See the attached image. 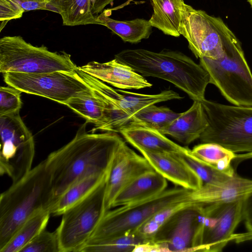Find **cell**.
I'll use <instances>...</instances> for the list:
<instances>
[{"mask_svg": "<svg viewBox=\"0 0 252 252\" xmlns=\"http://www.w3.org/2000/svg\"><path fill=\"white\" fill-rule=\"evenodd\" d=\"M20 252H61L57 232L44 230Z\"/></svg>", "mask_w": 252, "mask_h": 252, "instance_id": "obj_33", "label": "cell"}, {"mask_svg": "<svg viewBox=\"0 0 252 252\" xmlns=\"http://www.w3.org/2000/svg\"><path fill=\"white\" fill-rule=\"evenodd\" d=\"M140 152L156 171L177 186L192 191L202 187L200 179L177 153Z\"/></svg>", "mask_w": 252, "mask_h": 252, "instance_id": "obj_17", "label": "cell"}, {"mask_svg": "<svg viewBox=\"0 0 252 252\" xmlns=\"http://www.w3.org/2000/svg\"><path fill=\"white\" fill-rule=\"evenodd\" d=\"M109 171L91 174L72 184L55 199L51 208V215H62L68 208L87 197L107 179Z\"/></svg>", "mask_w": 252, "mask_h": 252, "instance_id": "obj_22", "label": "cell"}, {"mask_svg": "<svg viewBox=\"0 0 252 252\" xmlns=\"http://www.w3.org/2000/svg\"><path fill=\"white\" fill-rule=\"evenodd\" d=\"M132 0H128L126 2H125L124 4H122L121 5V6H119L118 7H117V8L115 7V8H114L113 9H110L111 10H116V9H117L118 8H123L124 6L128 4L130 1H131Z\"/></svg>", "mask_w": 252, "mask_h": 252, "instance_id": "obj_40", "label": "cell"}, {"mask_svg": "<svg viewBox=\"0 0 252 252\" xmlns=\"http://www.w3.org/2000/svg\"><path fill=\"white\" fill-rule=\"evenodd\" d=\"M114 0H92V11L93 14L97 16L106 6L112 3Z\"/></svg>", "mask_w": 252, "mask_h": 252, "instance_id": "obj_37", "label": "cell"}, {"mask_svg": "<svg viewBox=\"0 0 252 252\" xmlns=\"http://www.w3.org/2000/svg\"><path fill=\"white\" fill-rule=\"evenodd\" d=\"M179 31L188 41L189 49L199 59L222 58L226 44L236 38L221 18L185 2L181 8Z\"/></svg>", "mask_w": 252, "mask_h": 252, "instance_id": "obj_9", "label": "cell"}, {"mask_svg": "<svg viewBox=\"0 0 252 252\" xmlns=\"http://www.w3.org/2000/svg\"><path fill=\"white\" fill-rule=\"evenodd\" d=\"M55 200L45 159L0 196V251L21 225L36 212L51 208Z\"/></svg>", "mask_w": 252, "mask_h": 252, "instance_id": "obj_3", "label": "cell"}, {"mask_svg": "<svg viewBox=\"0 0 252 252\" xmlns=\"http://www.w3.org/2000/svg\"><path fill=\"white\" fill-rule=\"evenodd\" d=\"M119 133L139 152L178 154L188 149L172 141L158 130L153 128L128 126L121 129Z\"/></svg>", "mask_w": 252, "mask_h": 252, "instance_id": "obj_21", "label": "cell"}, {"mask_svg": "<svg viewBox=\"0 0 252 252\" xmlns=\"http://www.w3.org/2000/svg\"><path fill=\"white\" fill-rule=\"evenodd\" d=\"M51 208L39 210L28 218L19 228L0 252H20L39 233L45 229Z\"/></svg>", "mask_w": 252, "mask_h": 252, "instance_id": "obj_26", "label": "cell"}, {"mask_svg": "<svg viewBox=\"0 0 252 252\" xmlns=\"http://www.w3.org/2000/svg\"><path fill=\"white\" fill-rule=\"evenodd\" d=\"M106 180L62 214L56 230L61 252H81L90 240L107 211L105 204Z\"/></svg>", "mask_w": 252, "mask_h": 252, "instance_id": "obj_8", "label": "cell"}, {"mask_svg": "<svg viewBox=\"0 0 252 252\" xmlns=\"http://www.w3.org/2000/svg\"><path fill=\"white\" fill-rule=\"evenodd\" d=\"M243 220L252 218V193L244 200Z\"/></svg>", "mask_w": 252, "mask_h": 252, "instance_id": "obj_38", "label": "cell"}, {"mask_svg": "<svg viewBox=\"0 0 252 252\" xmlns=\"http://www.w3.org/2000/svg\"><path fill=\"white\" fill-rule=\"evenodd\" d=\"M208 126L201 135V143H215L242 158H252V107L228 105L207 100L201 101Z\"/></svg>", "mask_w": 252, "mask_h": 252, "instance_id": "obj_4", "label": "cell"}, {"mask_svg": "<svg viewBox=\"0 0 252 252\" xmlns=\"http://www.w3.org/2000/svg\"><path fill=\"white\" fill-rule=\"evenodd\" d=\"M0 174L6 175L15 183L32 169L33 137L19 112L0 116Z\"/></svg>", "mask_w": 252, "mask_h": 252, "instance_id": "obj_11", "label": "cell"}, {"mask_svg": "<svg viewBox=\"0 0 252 252\" xmlns=\"http://www.w3.org/2000/svg\"><path fill=\"white\" fill-rule=\"evenodd\" d=\"M153 13L149 20L152 27L165 34L179 37L181 20V8L184 0H150Z\"/></svg>", "mask_w": 252, "mask_h": 252, "instance_id": "obj_23", "label": "cell"}, {"mask_svg": "<svg viewBox=\"0 0 252 252\" xmlns=\"http://www.w3.org/2000/svg\"><path fill=\"white\" fill-rule=\"evenodd\" d=\"M244 199L203 205L205 216L199 252H220L234 239V232L243 220Z\"/></svg>", "mask_w": 252, "mask_h": 252, "instance_id": "obj_14", "label": "cell"}, {"mask_svg": "<svg viewBox=\"0 0 252 252\" xmlns=\"http://www.w3.org/2000/svg\"><path fill=\"white\" fill-rule=\"evenodd\" d=\"M252 193V180L233 176L215 183L202 185L191 192V199L202 205L228 203L243 199Z\"/></svg>", "mask_w": 252, "mask_h": 252, "instance_id": "obj_18", "label": "cell"}, {"mask_svg": "<svg viewBox=\"0 0 252 252\" xmlns=\"http://www.w3.org/2000/svg\"><path fill=\"white\" fill-rule=\"evenodd\" d=\"M177 154L197 174L202 185L215 183L231 177L196 158L188 148L185 152Z\"/></svg>", "mask_w": 252, "mask_h": 252, "instance_id": "obj_31", "label": "cell"}, {"mask_svg": "<svg viewBox=\"0 0 252 252\" xmlns=\"http://www.w3.org/2000/svg\"><path fill=\"white\" fill-rule=\"evenodd\" d=\"M78 67L65 52H51L42 45L33 46L20 36L0 39V72L38 74L55 71L74 72Z\"/></svg>", "mask_w": 252, "mask_h": 252, "instance_id": "obj_7", "label": "cell"}, {"mask_svg": "<svg viewBox=\"0 0 252 252\" xmlns=\"http://www.w3.org/2000/svg\"><path fill=\"white\" fill-rule=\"evenodd\" d=\"M62 17L64 26L98 24L92 11V0H44Z\"/></svg>", "mask_w": 252, "mask_h": 252, "instance_id": "obj_25", "label": "cell"}, {"mask_svg": "<svg viewBox=\"0 0 252 252\" xmlns=\"http://www.w3.org/2000/svg\"><path fill=\"white\" fill-rule=\"evenodd\" d=\"M248 1L249 2V3L250 4V5L252 8V0H248Z\"/></svg>", "mask_w": 252, "mask_h": 252, "instance_id": "obj_41", "label": "cell"}, {"mask_svg": "<svg viewBox=\"0 0 252 252\" xmlns=\"http://www.w3.org/2000/svg\"><path fill=\"white\" fill-rule=\"evenodd\" d=\"M63 104L84 118L87 123L95 124L93 131L103 123L105 111L104 103L95 92L90 88L80 92Z\"/></svg>", "mask_w": 252, "mask_h": 252, "instance_id": "obj_27", "label": "cell"}, {"mask_svg": "<svg viewBox=\"0 0 252 252\" xmlns=\"http://www.w3.org/2000/svg\"><path fill=\"white\" fill-rule=\"evenodd\" d=\"M82 71L120 89L139 90L152 86L144 77L115 58L108 62H91L78 67Z\"/></svg>", "mask_w": 252, "mask_h": 252, "instance_id": "obj_16", "label": "cell"}, {"mask_svg": "<svg viewBox=\"0 0 252 252\" xmlns=\"http://www.w3.org/2000/svg\"><path fill=\"white\" fill-rule=\"evenodd\" d=\"M25 12L34 10H46L53 11L52 8L45 1L35 0H17Z\"/></svg>", "mask_w": 252, "mask_h": 252, "instance_id": "obj_36", "label": "cell"}, {"mask_svg": "<svg viewBox=\"0 0 252 252\" xmlns=\"http://www.w3.org/2000/svg\"><path fill=\"white\" fill-rule=\"evenodd\" d=\"M154 170L143 155L137 154L124 140L114 156L106 182L107 211L112 208L114 198L125 187L140 175Z\"/></svg>", "mask_w": 252, "mask_h": 252, "instance_id": "obj_15", "label": "cell"}, {"mask_svg": "<svg viewBox=\"0 0 252 252\" xmlns=\"http://www.w3.org/2000/svg\"><path fill=\"white\" fill-rule=\"evenodd\" d=\"M24 12L17 0H0V31L8 21L21 18Z\"/></svg>", "mask_w": 252, "mask_h": 252, "instance_id": "obj_35", "label": "cell"}, {"mask_svg": "<svg viewBox=\"0 0 252 252\" xmlns=\"http://www.w3.org/2000/svg\"><path fill=\"white\" fill-rule=\"evenodd\" d=\"M191 191L177 186L149 199L109 210L88 243L109 239L136 230L159 211L175 204L193 201Z\"/></svg>", "mask_w": 252, "mask_h": 252, "instance_id": "obj_5", "label": "cell"}, {"mask_svg": "<svg viewBox=\"0 0 252 252\" xmlns=\"http://www.w3.org/2000/svg\"><path fill=\"white\" fill-rule=\"evenodd\" d=\"M150 243L137 230L109 239L87 244L81 252H133L138 245Z\"/></svg>", "mask_w": 252, "mask_h": 252, "instance_id": "obj_30", "label": "cell"}, {"mask_svg": "<svg viewBox=\"0 0 252 252\" xmlns=\"http://www.w3.org/2000/svg\"><path fill=\"white\" fill-rule=\"evenodd\" d=\"M199 59L209 74L210 84L217 87L228 102L236 106L252 107V73L237 37L226 44L222 58Z\"/></svg>", "mask_w": 252, "mask_h": 252, "instance_id": "obj_6", "label": "cell"}, {"mask_svg": "<svg viewBox=\"0 0 252 252\" xmlns=\"http://www.w3.org/2000/svg\"><path fill=\"white\" fill-rule=\"evenodd\" d=\"M191 153L219 170L233 176L235 174L231 162L239 154L215 143H201L190 150Z\"/></svg>", "mask_w": 252, "mask_h": 252, "instance_id": "obj_28", "label": "cell"}, {"mask_svg": "<svg viewBox=\"0 0 252 252\" xmlns=\"http://www.w3.org/2000/svg\"><path fill=\"white\" fill-rule=\"evenodd\" d=\"M38 0V1H44V0Z\"/></svg>", "mask_w": 252, "mask_h": 252, "instance_id": "obj_42", "label": "cell"}, {"mask_svg": "<svg viewBox=\"0 0 252 252\" xmlns=\"http://www.w3.org/2000/svg\"><path fill=\"white\" fill-rule=\"evenodd\" d=\"M22 92L12 87H0V116L20 112Z\"/></svg>", "mask_w": 252, "mask_h": 252, "instance_id": "obj_34", "label": "cell"}, {"mask_svg": "<svg viewBox=\"0 0 252 252\" xmlns=\"http://www.w3.org/2000/svg\"><path fill=\"white\" fill-rule=\"evenodd\" d=\"M193 201L175 204L159 211L146 221L136 230L151 242L153 236L173 214Z\"/></svg>", "mask_w": 252, "mask_h": 252, "instance_id": "obj_32", "label": "cell"}, {"mask_svg": "<svg viewBox=\"0 0 252 252\" xmlns=\"http://www.w3.org/2000/svg\"><path fill=\"white\" fill-rule=\"evenodd\" d=\"M180 114L168 107L152 104L133 115L126 127L142 126L160 131L170 125Z\"/></svg>", "mask_w": 252, "mask_h": 252, "instance_id": "obj_29", "label": "cell"}, {"mask_svg": "<svg viewBox=\"0 0 252 252\" xmlns=\"http://www.w3.org/2000/svg\"><path fill=\"white\" fill-rule=\"evenodd\" d=\"M167 180L155 170L144 173L125 187L114 198L112 208L155 196L166 189Z\"/></svg>", "mask_w": 252, "mask_h": 252, "instance_id": "obj_20", "label": "cell"}, {"mask_svg": "<svg viewBox=\"0 0 252 252\" xmlns=\"http://www.w3.org/2000/svg\"><path fill=\"white\" fill-rule=\"evenodd\" d=\"M115 57L143 77L170 82L193 101L205 98V90L210 84L209 73L200 63L182 52L168 49L158 52L144 49H126Z\"/></svg>", "mask_w": 252, "mask_h": 252, "instance_id": "obj_2", "label": "cell"}, {"mask_svg": "<svg viewBox=\"0 0 252 252\" xmlns=\"http://www.w3.org/2000/svg\"><path fill=\"white\" fill-rule=\"evenodd\" d=\"M208 126V121L201 101L195 100L191 106L159 132L180 143L188 145L199 138Z\"/></svg>", "mask_w": 252, "mask_h": 252, "instance_id": "obj_19", "label": "cell"}, {"mask_svg": "<svg viewBox=\"0 0 252 252\" xmlns=\"http://www.w3.org/2000/svg\"><path fill=\"white\" fill-rule=\"evenodd\" d=\"M110 9L105 10L97 16L98 25L111 30L125 42L137 43L149 38L152 27L149 20L136 18L131 20L119 21L109 17Z\"/></svg>", "mask_w": 252, "mask_h": 252, "instance_id": "obj_24", "label": "cell"}, {"mask_svg": "<svg viewBox=\"0 0 252 252\" xmlns=\"http://www.w3.org/2000/svg\"><path fill=\"white\" fill-rule=\"evenodd\" d=\"M204 216L203 205L193 201L173 214L153 236L151 242L165 252L198 251Z\"/></svg>", "mask_w": 252, "mask_h": 252, "instance_id": "obj_12", "label": "cell"}, {"mask_svg": "<svg viewBox=\"0 0 252 252\" xmlns=\"http://www.w3.org/2000/svg\"><path fill=\"white\" fill-rule=\"evenodd\" d=\"M4 82L22 92L50 99L63 104L89 87L74 72L55 71L27 74H3Z\"/></svg>", "mask_w": 252, "mask_h": 252, "instance_id": "obj_13", "label": "cell"}, {"mask_svg": "<svg viewBox=\"0 0 252 252\" xmlns=\"http://www.w3.org/2000/svg\"><path fill=\"white\" fill-rule=\"evenodd\" d=\"M246 228L249 232L252 234V218L245 220Z\"/></svg>", "mask_w": 252, "mask_h": 252, "instance_id": "obj_39", "label": "cell"}, {"mask_svg": "<svg viewBox=\"0 0 252 252\" xmlns=\"http://www.w3.org/2000/svg\"><path fill=\"white\" fill-rule=\"evenodd\" d=\"M86 125L80 128L69 142L45 159L55 199L81 179L108 172L124 141L116 132L89 133Z\"/></svg>", "mask_w": 252, "mask_h": 252, "instance_id": "obj_1", "label": "cell"}, {"mask_svg": "<svg viewBox=\"0 0 252 252\" xmlns=\"http://www.w3.org/2000/svg\"><path fill=\"white\" fill-rule=\"evenodd\" d=\"M78 77L95 92L105 107L102 124L97 128L107 132H119L127 126L131 117L141 109L152 104L165 101L164 92L147 94L114 89L104 82L81 70L75 71Z\"/></svg>", "mask_w": 252, "mask_h": 252, "instance_id": "obj_10", "label": "cell"}]
</instances>
